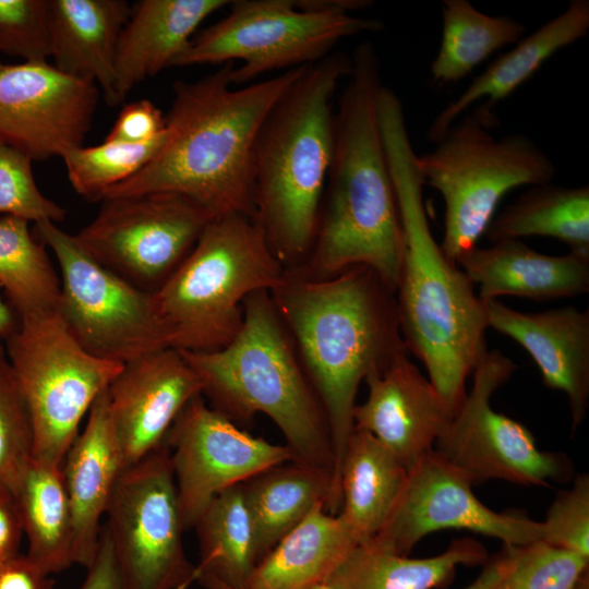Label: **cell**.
I'll use <instances>...</instances> for the list:
<instances>
[{
    "label": "cell",
    "mask_w": 589,
    "mask_h": 589,
    "mask_svg": "<svg viewBox=\"0 0 589 589\" xmlns=\"http://www.w3.org/2000/svg\"><path fill=\"white\" fill-rule=\"evenodd\" d=\"M304 67L232 88V62L193 82L177 81L166 117L168 137L142 170L104 199L173 193L213 218L253 212L254 143L267 113Z\"/></svg>",
    "instance_id": "cell-3"
},
{
    "label": "cell",
    "mask_w": 589,
    "mask_h": 589,
    "mask_svg": "<svg viewBox=\"0 0 589 589\" xmlns=\"http://www.w3.org/2000/svg\"><path fill=\"white\" fill-rule=\"evenodd\" d=\"M589 558L544 541L515 546L509 569L493 589H574Z\"/></svg>",
    "instance_id": "cell-37"
},
{
    "label": "cell",
    "mask_w": 589,
    "mask_h": 589,
    "mask_svg": "<svg viewBox=\"0 0 589 589\" xmlns=\"http://www.w3.org/2000/svg\"><path fill=\"white\" fill-rule=\"evenodd\" d=\"M442 37L431 63L435 85L454 84L466 77L500 48L518 43L526 26L507 16L479 11L468 0H443Z\"/></svg>",
    "instance_id": "cell-33"
},
{
    "label": "cell",
    "mask_w": 589,
    "mask_h": 589,
    "mask_svg": "<svg viewBox=\"0 0 589 589\" xmlns=\"http://www.w3.org/2000/svg\"><path fill=\"white\" fill-rule=\"evenodd\" d=\"M542 541L589 558V477L579 473L573 485L551 504Z\"/></svg>",
    "instance_id": "cell-40"
},
{
    "label": "cell",
    "mask_w": 589,
    "mask_h": 589,
    "mask_svg": "<svg viewBox=\"0 0 589 589\" xmlns=\"http://www.w3.org/2000/svg\"><path fill=\"white\" fill-rule=\"evenodd\" d=\"M23 537L22 518L15 494L0 480V562L20 554Z\"/></svg>",
    "instance_id": "cell-42"
},
{
    "label": "cell",
    "mask_w": 589,
    "mask_h": 589,
    "mask_svg": "<svg viewBox=\"0 0 589 589\" xmlns=\"http://www.w3.org/2000/svg\"><path fill=\"white\" fill-rule=\"evenodd\" d=\"M351 68L342 52L306 65L254 143L253 217L286 269L301 267L314 241L333 152V98Z\"/></svg>",
    "instance_id": "cell-5"
},
{
    "label": "cell",
    "mask_w": 589,
    "mask_h": 589,
    "mask_svg": "<svg viewBox=\"0 0 589 589\" xmlns=\"http://www.w3.org/2000/svg\"><path fill=\"white\" fill-rule=\"evenodd\" d=\"M269 293L324 410L339 490L361 382L408 354L395 291L370 268L356 266L328 278L286 269Z\"/></svg>",
    "instance_id": "cell-4"
},
{
    "label": "cell",
    "mask_w": 589,
    "mask_h": 589,
    "mask_svg": "<svg viewBox=\"0 0 589 589\" xmlns=\"http://www.w3.org/2000/svg\"><path fill=\"white\" fill-rule=\"evenodd\" d=\"M193 528L200 544L194 581L208 575L232 587H247L260 555L241 483L215 495Z\"/></svg>",
    "instance_id": "cell-32"
},
{
    "label": "cell",
    "mask_w": 589,
    "mask_h": 589,
    "mask_svg": "<svg viewBox=\"0 0 589 589\" xmlns=\"http://www.w3.org/2000/svg\"><path fill=\"white\" fill-rule=\"evenodd\" d=\"M472 484L433 448L408 469L396 504L371 540L400 555H409L425 536L444 529L473 531L510 546L543 540L542 521L492 510L476 496Z\"/></svg>",
    "instance_id": "cell-15"
},
{
    "label": "cell",
    "mask_w": 589,
    "mask_h": 589,
    "mask_svg": "<svg viewBox=\"0 0 589 589\" xmlns=\"http://www.w3.org/2000/svg\"><path fill=\"white\" fill-rule=\"evenodd\" d=\"M26 556L45 573H60L73 561V526L61 467L32 458L14 490Z\"/></svg>",
    "instance_id": "cell-30"
},
{
    "label": "cell",
    "mask_w": 589,
    "mask_h": 589,
    "mask_svg": "<svg viewBox=\"0 0 589 589\" xmlns=\"http://www.w3.org/2000/svg\"><path fill=\"white\" fill-rule=\"evenodd\" d=\"M195 581H197L205 589H249L245 587L229 586L208 575H199L196 576Z\"/></svg>",
    "instance_id": "cell-47"
},
{
    "label": "cell",
    "mask_w": 589,
    "mask_h": 589,
    "mask_svg": "<svg viewBox=\"0 0 589 589\" xmlns=\"http://www.w3.org/2000/svg\"><path fill=\"white\" fill-rule=\"evenodd\" d=\"M20 325V318L13 308L0 299V340H5Z\"/></svg>",
    "instance_id": "cell-46"
},
{
    "label": "cell",
    "mask_w": 589,
    "mask_h": 589,
    "mask_svg": "<svg viewBox=\"0 0 589 589\" xmlns=\"http://www.w3.org/2000/svg\"><path fill=\"white\" fill-rule=\"evenodd\" d=\"M1 64H2V63H1V60H0V65H1Z\"/></svg>",
    "instance_id": "cell-50"
},
{
    "label": "cell",
    "mask_w": 589,
    "mask_h": 589,
    "mask_svg": "<svg viewBox=\"0 0 589 589\" xmlns=\"http://www.w3.org/2000/svg\"><path fill=\"white\" fill-rule=\"evenodd\" d=\"M180 352L199 375L202 396L211 407L233 422L267 416L283 433L293 461L335 478L324 410L269 291L244 300L242 325L228 345L207 352Z\"/></svg>",
    "instance_id": "cell-6"
},
{
    "label": "cell",
    "mask_w": 589,
    "mask_h": 589,
    "mask_svg": "<svg viewBox=\"0 0 589 589\" xmlns=\"http://www.w3.org/2000/svg\"><path fill=\"white\" fill-rule=\"evenodd\" d=\"M484 236L492 243L554 238L589 257V187L531 185L492 218Z\"/></svg>",
    "instance_id": "cell-31"
},
{
    "label": "cell",
    "mask_w": 589,
    "mask_h": 589,
    "mask_svg": "<svg viewBox=\"0 0 589 589\" xmlns=\"http://www.w3.org/2000/svg\"><path fill=\"white\" fill-rule=\"evenodd\" d=\"M286 268L249 214L214 218L165 284L152 293L168 348L207 352L228 345L243 321V302L271 291Z\"/></svg>",
    "instance_id": "cell-7"
},
{
    "label": "cell",
    "mask_w": 589,
    "mask_h": 589,
    "mask_svg": "<svg viewBox=\"0 0 589 589\" xmlns=\"http://www.w3.org/2000/svg\"><path fill=\"white\" fill-rule=\"evenodd\" d=\"M33 232L55 255L60 272L58 313L91 354L125 364L168 348L152 293L130 285L87 254L56 223L34 224Z\"/></svg>",
    "instance_id": "cell-11"
},
{
    "label": "cell",
    "mask_w": 589,
    "mask_h": 589,
    "mask_svg": "<svg viewBox=\"0 0 589 589\" xmlns=\"http://www.w3.org/2000/svg\"><path fill=\"white\" fill-rule=\"evenodd\" d=\"M488 551L479 541L460 538L442 553L412 558L373 540L358 543L327 581L334 589H435L446 587L459 566L484 565Z\"/></svg>",
    "instance_id": "cell-28"
},
{
    "label": "cell",
    "mask_w": 589,
    "mask_h": 589,
    "mask_svg": "<svg viewBox=\"0 0 589 589\" xmlns=\"http://www.w3.org/2000/svg\"><path fill=\"white\" fill-rule=\"evenodd\" d=\"M27 220L0 218V286L19 318L58 311L60 279Z\"/></svg>",
    "instance_id": "cell-34"
},
{
    "label": "cell",
    "mask_w": 589,
    "mask_h": 589,
    "mask_svg": "<svg viewBox=\"0 0 589 589\" xmlns=\"http://www.w3.org/2000/svg\"><path fill=\"white\" fill-rule=\"evenodd\" d=\"M313 589H334V588H333L330 585H328V584L326 582V584L316 586V587H314Z\"/></svg>",
    "instance_id": "cell-49"
},
{
    "label": "cell",
    "mask_w": 589,
    "mask_h": 589,
    "mask_svg": "<svg viewBox=\"0 0 589 589\" xmlns=\"http://www.w3.org/2000/svg\"><path fill=\"white\" fill-rule=\"evenodd\" d=\"M168 137L166 129L142 144L105 141L95 146L80 145L62 159L73 190L89 201H101L109 189L128 180L154 159Z\"/></svg>",
    "instance_id": "cell-35"
},
{
    "label": "cell",
    "mask_w": 589,
    "mask_h": 589,
    "mask_svg": "<svg viewBox=\"0 0 589 589\" xmlns=\"http://www.w3.org/2000/svg\"><path fill=\"white\" fill-rule=\"evenodd\" d=\"M32 163L24 153L0 144V214L33 224H57L64 219L67 212L40 192Z\"/></svg>",
    "instance_id": "cell-38"
},
{
    "label": "cell",
    "mask_w": 589,
    "mask_h": 589,
    "mask_svg": "<svg viewBox=\"0 0 589 589\" xmlns=\"http://www.w3.org/2000/svg\"><path fill=\"white\" fill-rule=\"evenodd\" d=\"M351 62L334 111L332 159L314 241L297 269L328 278L364 266L396 291L404 235L377 116L383 83L373 44H359Z\"/></svg>",
    "instance_id": "cell-2"
},
{
    "label": "cell",
    "mask_w": 589,
    "mask_h": 589,
    "mask_svg": "<svg viewBox=\"0 0 589 589\" xmlns=\"http://www.w3.org/2000/svg\"><path fill=\"white\" fill-rule=\"evenodd\" d=\"M51 575L41 570L26 554L0 562V589H53Z\"/></svg>",
    "instance_id": "cell-44"
},
{
    "label": "cell",
    "mask_w": 589,
    "mask_h": 589,
    "mask_svg": "<svg viewBox=\"0 0 589 589\" xmlns=\"http://www.w3.org/2000/svg\"><path fill=\"white\" fill-rule=\"evenodd\" d=\"M514 556L515 546L504 545L500 553L489 557L478 577L464 589H493L509 569Z\"/></svg>",
    "instance_id": "cell-45"
},
{
    "label": "cell",
    "mask_w": 589,
    "mask_h": 589,
    "mask_svg": "<svg viewBox=\"0 0 589 589\" xmlns=\"http://www.w3.org/2000/svg\"><path fill=\"white\" fill-rule=\"evenodd\" d=\"M457 265L478 286L481 300L502 296L536 301L577 297L589 291V257L539 253L521 240H502L474 247Z\"/></svg>",
    "instance_id": "cell-22"
},
{
    "label": "cell",
    "mask_w": 589,
    "mask_h": 589,
    "mask_svg": "<svg viewBox=\"0 0 589 589\" xmlns=\"http://www.w3.org/2000/svg\"><path fill=\"white\" fill-rule=\"evenodd\" d=\"M501 350H488L474 368L472 386L434 449L472 483L503 480L521 485H549L574 476L570 459L538 448L520 422L495 411L491 399L516 371Z\"/></svg>",
    "instance_id": "cell-14"
},
{
    "label": "cell",
    "mask_w": 589,
    "mask_h": 589,
    "mask_svg": "<svg viewBox=\"0 0 589 589\" xmlns=\"http://www.w3.org/2000/svg\"><path fill=\"white\" fill-rule=\"evenodd\" d=\"M167 122L161 110L148 99L125 105L105 141L142 144L159 135Z\"/></svg>",
    "instance_id": "cell-41"
},
{
    "label": "cell",
    "mask_w": 589,
    "mask_h": 589,
    "mask_svg": "<svg viewBox=\"0 0 589 589\" xmlns=\"http://www.w3.org/2000/svg\"><path fill=\"white\" fill-rule=\"evenodd\" d=\"M32 458L29 411L0 340V480L13 492Z\"/></svg>",
    "instance_id": "cell-36"
},
{
    "label": "cell",
    "mask_w": 589,
    "mask_h": 589,
    "mask_svg": "<svg viewBox=\"0 0 589 589\" xmlns=\"http://www.w3.org/2000/svg\"><path fill=\"white\" fill-rule=\"evenodd\" d=\"M106 514L125 589H185L194 581L165 442L123 470Z\"/></svg>",
    "instance_id": "cell-12"
},
{
    "label": "cell",
    "mask_w": 589,
    "mask_h": 589,
    "mask_svg": "<svg viewBox=\"0 0 589 589\" xmlns=\"http://www.w3.org/2000/svg\"><path fill=\"white\" fill-rule=\"evenodd\" d=\"M227 0H141L131 7L117 47L113 106L188 48L199 25Z\"/></svg>",
    "instance_id": "cell-23"
},
{
    "label": "cell",
    "mask_w": 589,
    "mask_h": 589,
    "mask_svg": "<svg viewBox=\"0 0 589 589\" xmlns=\"http://www.w3.org/2000/svg\"><path fill=\"white\" fill-rule=\"evenodd\" d=\"M125 469L107 389L93 402L81 434L61 465L73 526V561L86 569L97 552L100 519Z\"/></svg>",
    "instance_id": "cell-21"
},
{
    "label": "cell",
    "mask_w": 589,
    "mask_h": 589,
    "mask_svg": "<svg viewBox=\"0 0 589 589\" xmlns=\"http://www.w3.org/2000/svg\"><path fill=\"white\" fill-rule=\"evenodd\" d=\"M48 4L52 65L95 83L113 106L117 47L131 5L125 0H48Z\"/></svg>",
    "instance_id": "cell-25"
},
{
    "label": "cell",
    "mask_w": 589,
    "mask_h": 589,
    "mask_svg": "<svg viewBox=\"0 0 589 589\" xmlns=\"http://www.w3.org/2000/svg\"><path fill=\"white\" fill-rule=\"evenodd\" d=\"M377 116L404 235L395 291L401 336L455 414L466 397L467 378L488 351L484 301L433 238L418 155L402 103L389 87L380 91Z\"/></svg>",
    "instance_id": "cell-1"
},
{
    "label": "cell",
    "mask_w": 589,
    "mask_h": 589,
    "mask_svg": "<svg viewBox=\"0 0 589 589\" xmlns=\"http://www.w3.org/2000/svg\"><path fill=\"white\" fill-rule=\"evenodd\" d=\"M0 53L23 62L51 56L48 0H0Z\"/></svg>",
    "instance_id": "cell-39"
},
{
    "label": "cell",
    "mask_w": 589,
    "mask_h": 589,
    "mask_svg": "<svg viewBox=\"0 0 589 589\" xmlns=\"http://www.w3.org/2000/svg\"><path fill=\"white\" fill-rule=\"evenodd\" d=\"M589 31V1L572 0L567 8L516 46L500 55L448 103L432 121L426 136L436 142L472 104L491 111L527 82L553 55L574 44Z\"/></svg>",
    "instance_id": "cell-24"
},
{
    "label": "cell",
    "mask_w": 589,
    "mask_h": 589,
    "mask_svg": "<svg viewBox=\"0 0 589 589\" xmlns=\"http://www.w3.org/2000/svg\"><path fill=\"white\" fill-rule=\"evenodd\" d=\"M99 88L48 62L0 65V144L33 161L63 157L83 145Z\"/></svg>",
    "instance_id": "cell-17"
},
{
    "label": "cell",
    "mask_w": 589,
    "mask_h": 589,
    "mask_svg": "<svg viewBox=\"0 0 589 589\" xmlns=\"http://www.w3.org/2000/svg\"><path fill=\"white\" fill-rule=\"evenodd\" d=\"M5 350L33 426V458L60 466L82 419L123 364L95 357L58 311L20 318Z\"/></svg>",
    "instance_id": "cell-10"
},
{
    "label": "cell",
    "mask_w": 589,
    "mask_h": 589,
    "mask_svg": "<svg viewBox=\"0 0 589 589\" xmlns=\"http://www.w3.org/2000/svg\"><path fill=\"white\" fill-rule=\"evenodd\" d=\"M213 219L202 206L173 193L116 196L104 199L94 219L74 236L99 264L154 293Z\"/></svg>",
    "instance_id": "cell-13"
},
{
    "label": "cell",
    "mask_w": 589,
    "mask_h": 589,
    "mask_svg": "<svg viewBox=\"0 0 589 589\" xmlns=\"http://www.w3.org/2000/svg\"><path fill=\"white\" fill-rule=\"evenodd\" d=\"M169 448L184 530L219 492L277 465L293 460L287 445L254 436L208 406L190 400L170 426Z\"/></svg>",
    "instance_id": "cell-16"
},
{
    "label": "cell",
    "mask_w": 589,
    "mask_h": 589,
    "mask_svg": "<svg viewBox=\"0 0 589 589\" xmlns=\"http://www.w3.org/2000/svg\"><path fill=\"white\" fill-rule=\"evenodd\" d=\"M358 543L342 517L318 504L260 561L245 588L313 589Z\"/></svg>",
    "instance_id": "cell-26"
},
{
    "label": "cell",
    "mask_w": 589,
    "mask_h": 589,
    "mask_svg": "<svg viewBox=\"0 0 589 589\" xmlns=\"http://www.w3.org/2000/svg\"><path fill=\"white\" fill-rule=\"evenodd\" d=\"M107 395L128 468L164 443L181 410L202 395V383L179 350L164 348L123 364Z\"/></svg>",
    "instance_id": "cell-18"
},
{
    "label": "cell",
    "mask_w": 589,
    "mask_h": 589,
    "mask_svg": "<svg viewBox=\"0 0 589 589\" xmlns=\"http://www.w3.org/2000/svg\"><path fill=\"white\" fill-rule=\"evenodd\" d=\"M364 381L369 394L354 407V429L372 434L409 469L446 433L454 411L408 354Z\"/></svg>",
    "instance_id": "cell-19"
},
{
    "label": "cell",
    "mask_w": 589,
    "mask_h": 589,
    "mask_svg": "<svg viewBox=\"0 0 589 589\" xmlns=\"http://www.w3.org/2000/svg\"><path fill=\"white\" fill-rule=\"evenodd\" d=\"M574 589H589V570L580 578Z\"/></svg>",
    "instance_id": "cell-48"
},
{
    "label": "cell",
    "mask_w": 589,
    "mask_h": 589,
    "mask_svg": "<svg viewBox=\"0 0 589 589\" xmlns=\"http://www.w3.org/2000/svg\"><path fill=\"white\" fill-rule=\"evenodd\" d=\"M408 469L372 434L353 430L339 469V515L358 542L374 538L386 522Z\"/></svg>",
    "instance_id": "cell-29"
},
{
    "label": "cell",
    "mask_w": 589,
    "mask_h": 589,
    "mask_svg": "<svg viewBox=\"0 0 589 589\" xmlns=\"http://www.w3.org/2000/svg\"><path fill=\"white\" fill-rule=\"evenodd\" d=\"M233 0L217 23L194 35L173 67L225 64L232 85H248L260 75L312 64L332 53L342 39L381 32V20L349 12L340 0Z\"/></svg>",
    "instance_id": "cell-9"
},
{
    "label": "cell",
    "mask_w": 589,
    "mask_h": 589,
    "mask_svg": "<svg viewBox=\"0 0 589 589\" xmlns=\"http://www.w3.org/2000/svg\"><path fill=\"white\" fill-rule=\"evenodd\" d=\"M251 514L260 561L318 504L340 509V494L329 471L288 461L241 483ZM260 563V562H259Z\"/></svg>",
    "instance_id": "cell-27"
},
{
    "label": "cell",
    "mask_w": 589,
    "mask_h": 589,
    "mask_svg": "<svg viewBox=\"0 0 589 589\" xmlns=\"http://www.w3.org/2000/svg\"><path fill=\"white\" fill-rule=\"evenodd\" d=\"M483 301L488 327L518 342L543 384L565 394L575 432L589 406V310L568 305L520 312L498 300Z\"/></svg>",
    "instance_id": "cell-20"
},
{
    "label": "cell",
    "mask_w": 589,
    "mask_h": 589,
    "mask_svg": "<svg viewBox=\"0 0 589 589\" xmlns=\"http://www.w3.org/2000/svg\"><path fill=\"white\" fill-rule=\"evenodd\" d=\"M81 589H125L107 529L100 532L95 557Z\"/></svg>",
    "instance_id": "cell-43"
},
{
    "label": "cell",
    "mask_w": 589,
    "mask_h": 589,
    "mask_svg": "<svg viewBox=\"0 0 589 589\" xmlns=\"http://www.w3.org/2000/svg\"><path fill=\"white\" fill-rule=\"evenodd\" d=\"M496 119L478 108L453 124L429 153L417 156L424 187L444 201V232L440 247L454 264L477 247L495 216L501 200L522 185L551 183L556 168L526 134L495 139Z\"/></svg>",
    "instance_id": "cell-8"
}]
</instances>
